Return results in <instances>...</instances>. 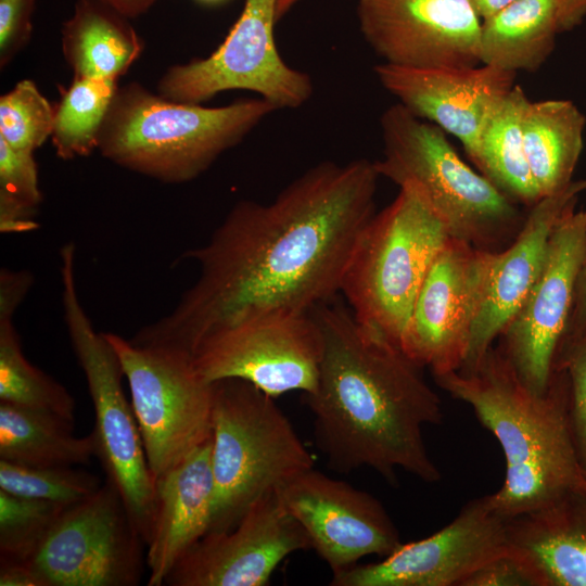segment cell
<instances>
[{
  "label": "cell",
  "mask_w": 586,
  "mask_h": 586,
  "mask_svg": "<svg viewBox=\"0 0 586 586\" xmlns=\"http://www.w3.org/2000/svg\"><path fill=\"white\" fill-rule=\"evenodd\" d=\"M559 33L573 30L586 17V0H558Z\"/></svg>",
  "instance_id": "40"
},
{
  "label": "cell",
  "mask_w": 586,
  "mask_h": 586,
  "mask_svg": "<svg viewBox=\"0 0 586 586\" xmlns=\"http://www.w3.org/2000/svg\"><path fill=\"white\" fill-rule=\"evenodd\" d=\"M128 18L146 13L156 0H102Z\"/></svg>",
  "instance_id": "41"
},
{
  "label": "cell",
  "mask_w": 586,
  "mask_h": 586,
  "mask_svg": "<svg viewBox=\"0 0 586 586\" xmlns=\"http://www.w3.org/2000/svg\"><path fill=\"white\" fill-rule=\"evenodd\" d=\"M508 546L538 586H586V492L509 519Z\"/></svg>",
  "instance_id": "22"
},
{
  "label": "cell",
  "mask_w": 586,
  "mask_h": 586,
  "mask_svg": "<svg viewBox=\"0 0 586 586\" xmlns=\"http://www.w3.org/2000/svg\"><path fill=\"white\" fill-rule=\"evenodd\" d=\"M73 431V421L0 402V460L35 467L87 464L95 456L94 437Z\"/></svg>",
  "instance_id": "26"
},
{
  "label": "cell",
  "mask_w": 586,
  "mask_h": 586,
  "mask_svg": "<svg viewBox=\"0 0 586 586\" xmlns=\"http://www.w3.org/2000/svg\"><path fill=\"white\" fill-rule=\"evenodd\" d=\"M0 402L75 421V399L26 358L14 317L9 316H0Z\"/></svg>",
  "instance_id": "29"
},
{
  "label": "cell",
  "mask_w": 586,
  "mask_h": 586,
  "mask_svg": "<svg viewBox=\"0 0 586 586\" xmlns=\"http://www.w3.org/2000/svg\"><path fill=\"white\" fill-rule=\"evenodd\" d=\"M300 0H277L276 14L278 22L285 16V14L298 2Z\"/></svg>",
  "instance_id": "43"
},
{
  "label": "cell",
  "mask_w": 586,
  "mask_h": 586,
  "mask_svg": "<svg viewBox=\"0 0 586 586\" xmlns=\"http://www.w3.org/2000/svg\"><path fill=\"white\" fill-rule=\"evenodd\" d=\"M104 334L128 382L155 480L212 437L214 384L199 373L188 352L138 344L116 333Z\"/></svg>",
  "instance_id": "9"
},
{
  "label": "cell",
  "mask_w": 586,
  "mask_h": 586,
  "mask_svg": "<svg viewBox=\"0 0 586 586\" xmlns=\"http://www.w3.org/2000/svg\"><path fill=\"white\" fill-rule=\"evenodd\" d=\"M42 201L34 153L12 149L0 138V231L25 233L38 228Z\"/></svg>",
  "instance_id": "31"
},
{
  "label": "cell",
  "mask_w": 586,
  "mask_h": 586,
  "mask_svg": "<svg viewBox=\"0 0 586 586\" xmlns=\"http://www.w3.org/2000/svg\"><path fill=\"white\" fill-rule=\"evenodd\" d=\"M321 357V332L309 311L240 319L205 335L193 351L194 365L207 382L239 379L273 398L311 393Z\"/></svg>",
  "instance_id": "11"
},
{
  "label": "cell",
  "mask_w": 586,
  "mask_h": 586,
  "mask_svg": "<svg viewBox=\"0 0 586 586\" xmlns=\"http://www.w3.org/2000/svg\"><path fill=\"white\" fill-rule=\"evenodd\" d=\"M31 284L33 276L30 272L2 268L0 272V316L14 317Z\"/></svg>",
  "instance_id": "38"
},
{
  "label": "cell",
  "mask_w": 586,
  "mask_h": 586,
  "mask_svg": "<svg viewBox=\"0 0 586 586\" xmlns=\"http://www.w3.org/2000/svg\"><path fill=\"white\" fill-rule=\"evenodd\" d=\"M277 0H244L243 10L208 56L176 64L163 74L156 93L202 104L228 90H249L275 110L298 109L313 95L310 76L281 58L275 39Z\"/></svg>",
  "instance_id": "10"
},
{
  "label": "cell",
  "mask_w": 586,
  "mask_h": 586,
  "mask_svg": "<svg viewBox=\"0 0 586 586\" xmlns=\"http://www.w3.org/2000/svg\"><path fill=\"white\" fill-rule=\"evenodd\" d=\"M0 586H42L28 562L0 559Z\"/></svg>",
  "instance_id": "39"
},
{
  "label": "cell",
  "mask_w": 586,
  "mask_h": 586,
  "mask_svg": "<svg viewBox=\"0 0 586 586\" xmlns=\"http://www.w3.org/2000/svg\"><path fill=\"white\" fill-rule=\"evenodd\" d=\"M586 116L571 100L527 103L522 132L526 160L542 198L573 181L584 146Z\"/></svg>",
  "instance_id": "24"
},
{
  "label": "cell",
  "mask_w": 586,
  "mask_h": 586,
  "mask_svg": "<svg viewBox=\"0 0 586 586\" xmlns=\"http://www.w3.org/2000/svg\"><path fill=\"white\" fill-rule=\"evenodd\" d=\"M212 437L154 480L145 562L148 586H162L184 553L209 531L214 507Z\"/></svg>",
  "instance_id": "21"
},
{
  "label": "cell",
  "mask_w": 586,
  "mask_h": 586,
  "mask_svg": "<svg viewBox=\"0 0 586 586\" xmlns=\"http://www.w3.org/2000/svg\"><path fill=\"white\" fill-rule=\"evenodd\" d=\"M584 335H586V240L576 275L571 314L556 356L555 371L559 368L568 352Z\"/></svg>",
  "instance_id": "37"
},
{
  "label": "cell",
  "mask_w": 586,
  "mask_h": 586,
  "mask_svg": "<svg viewBox=\"0 0 586 586\" xmlns=\"http://www.w3.org/2000/svg\"><path fill=\"white\" fill-rule=\"evenodd\" d=\"M517 1L519 0H470L481 21L491 18Z\"/></svg>",
  "instance_id": "42"
},
{
  "label": "cell",
  "mask_w": 586,
  "mask_h": 586,
  "mask_svg": "<svg viewBox=\"0 0 586 586\" xmlns=\"http://www.w3.org/2000/svg\"><path fill=\"white\" fill-rule=\"evenodd\" d=\"M530 102L514 85L489 114L479 140V171L513 202L532 207L542 196L533 179L523 142L522 118Z\"/></svg>",
  "instance_id": "27"
},
{
  "label": "cell",
  "mask_w": 586,
  "mask_h": 586,
  "mask_svg": "<svg viewBox=\"0 0 586 586\" xmlns=\"http://www.w3.org/2000/svg\"><path fill=\"white\" fill-rule=\"evenodd\" d=\"M61 46L73 78L119 79L144 49L129 18L102 0L76 1Z\"/></svg>",
  "instance_id": "23"
},
{
  "label": "cell",
  "mask_w": 586,
  "mask_h": 586,
  "mask_svg": "<svg viewBox=\"0 0 586 586\" xmlns=\"http://www.w3.org/2000/svg\"><path fill=\"white\" fill-rule=\"evenodd\" d=\"M451 397L471 407L499 443L505 480L491 494L505 518L544 507L573 492H586L570 425V381L556 370L542 394L530 391L496 346L466 370L433 375Z\"/></svg>",
  "instance_id": "3"
},
{
  "label": "cell",
  "mask_w": 586,
  "mask_h": 586,
  "mask_svg": "<svg viewBox=\"0 0 586 586\" xmlns=\"http://www.w3.org/2000/svg\"><path fill=\"white\" fill-rule=\"evenodd\" d=\"M449 238L417 193L399 188L361 231L342 280L357 321L399 347L418 291Z\"/></svg>",
  "instance_id": "7"
},
{
  "label": "cell",
  "mask_w": 586,
  "mask_h": 586,
  "mask_svg": "<svg viewBox=\"0 0 586 586\" xmlns=\"http://www.w3.org/2000/svg\"><path fill=\"white\" fill-rule=\"evenodd\" d=\"M213 384L215 494L208 532H220L232 528L260 497L314 468V457L273 397L239 379Z\"/></svg>",
  "instance_id": "6"
},
{
  "label": "cell",
  "mask_w": 586,
  "mask_h": 586,
  "mask_svg": "<svg viewBox=\"0 0 586 586\" xmlns=\"http://www.w3.org/2000/svg\"><path fill=\"white\" fill-rule=\"evenodd\" d=\"M73 467H35L0 460V489L68 507L102 486L97 475Z\"/></svg>",
  "instance_id": "30"
},
{
  "label": "cell",
  "mask_w": 586,
  "mask_h": 586,
  "mask_svg": "<svg viewBox=\"0 0 586 586\" xmlns=\"http://www.w3.org/2000/svg\"><path fill=\"white\" fill-rule=\"evenodd\" d=\"M585 191L586 179H579L542 198L528 208L510 245L493 252L482 306L459 370L475 366L515 316L540 275L556 225L575 209Z\"/></svg>",
  "instance_id": "20"
},
{
  "label": "cell",
  "mask_w": 586,
  "mask_h": 586,
  "mask_svg": "<svg viewBox=\"0 0 586 586\" xmlns=\"http://www.w3.org/2000/svg\"><path fill=\"white\" fill-rule=\"evenodd\" d=\"M379 178L366 158L324 161L270 203H237L204 245L181 256L196 263L195 282L167 315L130 340L193 355L205 335L231 322L272 311L308 313L335 298L375 214Z\"/></svg>",
  "instance_id": "1"
},
{
  "label": "cell",
  "mask_w": 586,
  "mask_h": 586,
  "mask_svg": "<svg viewBox=\"0 0 586 586\" xmlns=\"http://www.w3.org/2000/svg\"><path fill=\"white\" fill-rule=\"evenodd\" d=\"M492 254L449 238L418 291L399 347L433 375L457 371L463 365Z\"/></svg>",
  "instance_id": "13"
},
{
  "label": "cell",
  "mask_w": 586,
  "mask_h": 586,
  "mask_svg": "<svg viewBox=\"0 0 586 586\" xmlns=\"http://www.w3.org/2000/svg\"><path fill=\"white\" fill-rule=\"evenodd\" d=\"M570 381V425L579 464L586 476V335L568 352L558 370Z\"/></svg>",
  "instance_id": "34"
},
{
  "label": "cell",
  "mask_w": 586,
  "mask_h": 586,
  "mask_svg": "<svg viewBox=\"0 0 586 586\" xmlns=\"http://www.w3.org/2000/svg\"><path fill=\"white\" fill-rule=\"evenodd\" d=\"M360 31L386 63L413 67L481 64L482 21L470 0H358Z\"/></svg>",
  "instance_id": "17"
},
{
  "label": "cell",
  "mask_w": 586,
  "mask_h": 586,
  "mask_svg": "<svg viewBox=\"0 0 586 586\" xmlns=\"http://www.w3.org/2000/svg\"><path fill=\"white\" fill-rule=\"evenodd\" d=\"M558 34V0H519L482 21L481 64L536 72L555 50Z\"/></svg>",
  "instance_id": "25"
},
{
  "label": "cell",
  "mask_w": 586,
  "mask_h": 586,
  "mask_svg": "<svg viewBox=\"0 0 586 586\" xmlns=\"http://www.w3.org/2000/svg\"><path fill=\"white\" fill-rule=\"evenodd\" d=\"M273 111L259 97L215 107L174 102L131 81L118 87L97 150L130 171L183 183L206 171Z\"/></svg>",
  "instance_id": "4"
},
{
  "label": "cell",
  "mask_w": 586,
  "mask_h": 586,
  "mask_svg": "<svg viewBox=\"0 0 586 586\" xmlns=\"http://www.w3.org/2000/svg\"><path fill=\"white\" fill-rule=\"evenodd\" d=\"M374 74L399 104L457 138L472 162L486 119L517 76L485 64L413 67L386 62L375 65Z\"/></svg>",
  "instance_id": "19"
},
{
  "label": "cell",
  "mask_w": 586,
  "mask_h": 586,
  "mask_svg": "<svg viewBox=\"0 0 586 586\" xmlns=\"http://www.w3.org/2000/svg\"><path fill=\"white\" fill-rule=\"evenodd\" d=\"M145 544L107 481L64 508L27 561L42 586H136Z\"/></svg>",
  "instance_id": "12"
},
{
  "label": "cell",
  "mask_w": 586,
  "mask_h": 586,
  "mask_svg": "<svg viewBox=\"0 0 586 586\" xmlns=\"http://www.w3.org/2000/svg\"><path fill=\"white\" fill-rule=\"evenodd\" d=\"M199 3L205 4V5H217L226 2L227 0H195Z\"/></svg>",
  "instance_id": "44"
},
{
  "label": "cell",
  "mask_w": 586,
  "mask_h": 586,
  "mask_svg": "<svg viewBox=\"0 0 586 586\" xmlns=\"http://www.w3.org/2000/svg\"><path fill=\"white\" fill-rule=\"evenodd\" d=\"M586 240V208L571 209L556 225L543 269L522 306L498 337L497 347L523 384L542 394L572 309Z\"/></svg>",
  "instance_id": "15"
},
{
  "label": "cell",
  "mask_w": 586,
  "mask_h": 586,
  "mask_svg": "<svg viewBox=\"0 0 586 586\" xmlns=\"http://www.w3.org/2000/svg\"><path fill=\"white\" fill-rule=\"evenodd\" d=\"M60 259L63 319L93 405L95 422L91 434L95 457L146 545L153 518L154 479L131 402L123 388L124 371L104 332L94 329L80 302L75 243L61 247Z\"/></svg>",
  "instance_id": "8"
},
{
  "label": "cell",
  "mask_w": 586,
  "mask_h": 586,
  "mask_svg": "<svg viewBox=\"0 0 586 586\" xmlns=\"http://www.w3.org/2000/svg\"><path fill=\"white\" fill-rule=\"evenodd\" d=\"M380 127V177L415 191L451 238L486 252L510 245L526 214L460 158L444 130L398 102L382 113Z\"/></svg>",
  "instance_id": "5"
},
{
  "label": "cell",
  "mask_w": 586,
  "mask_h": 586,
  "mask_svg": "<svg viewBox=\"0 0 586 586\" xmlns=\"http://www.w3.org/2000/svg\"><path fill=\"white\" fill-rule=\"evenodd\" d=\"M461 586H538L531 568L508 548L467 577Z\"/></svg>",
  "instance_id": "36"
},
{
  "label": "cell",
  "mask_w": 586,
  "mask_h": 586,
  "mask_svg": "<svg viewBox=\"0 0 586 586\" xmlns=\"http://www.w3.org/2000/svg\"><path fill=\"white\" fill-rule=\"evenodd\" d=\"M309 313L321 332L322 357L317 385L304 396L327 464L340 473L370 468L393 485L397 470L440 481L423 428L441 425L444 411L422 368L357 321L339 296Z\"/></svg>",
  "instance_id": "2"
},
{
  "label": "cell",
  "mask_w": 586,
  "mask_h": 586,
  "mask_svg": "<svg viewBox=\"0 0 586 586\" xmlns=\"http://www.w3.org/2000/svg\"><path fill=\"white\" fill-rule=\"evenodd\" d=\"M117 78H73L55 106L51 135L55 154L63 161L90 155L112 100Z\"/></svg>",
  "instance_id": "28"
},
{
  "label": "cell",
  "mask_w": 586,
  "mask_h": 586,
  "mask_svg": "<svg viewBox=\"0 0 586 586\" xmlns=\"http://www.w3.org/2000/svg\"><path fill=\"white\" fill-rule=\"evenodd\" d=\"M64 508L0 489V559L27 562Z\"/></svg>",
  "instance_id": "32"
},
{
  "label": "cell",
  "mask_w": 586,
  "mask_h": 586,
  "mask_svg": "<svg viewBox=\"0 0 586 586\" xmlns=\"http://www.w3.org/2000/svg\"><path fill=\"white\" fill-rule=\"evenodd\" d=\"M508 521L491 495L468 501L447 525L425 538L400 544L378 562L333 574L332 586H461L508 550Z\"/></svg>",
  "instance_id": "14"
},
{
  "label": "cell",
  "mask_w": 586,
  "mask_h": 586,
  "mask_svg": "<svg viewBox=\"0 0 586 586\" xmlns=\"http://www.w3.org/2000/svg\"><path fill=\"white\" fill-rule=\"evenodd\" d=\"M37 0H0V68L28 43Z\"/></svg>",
  "instance_id": "35"
},
{
  "label": "cell",
  "mask_w": 586,
  "mask_h": 586,
  "mask_svg": "<svg viewBox=\"0 0 586 586\" xmlns=\"http://www.w3.org/2000/svg\"><path fill=\"white\" fill-rule=\"evenodd\" d=\"M55 107L30 79L0 97V138L12 149L34 153L51 138Z\"/></svg>",
  "instance_id": "33"
},
{
  "label": "cell",
  "mask_w": 586,
  "mask_h": 586,
  "mask_svg": "<svg viewBox=\"0 0 586 586\" xmlns=\"http://www.w3.org/2000/svg\"><path fill=\"white\" fill-rule=\"evenodd\" d=\"M277 494L333 574L370 555L384 558L402 544L395 523L374 496L314 468Z\"/></svg>",
  "instance_id": "16"
},
{
  "label": "cell",
  "mask_w": 586,
  "mask_h": 586,
  "mask_svg": "<svg viewBox=\"0 0 586 586\" xmlns=\"http://www.w3.org/2000/svg\"><path fill=\"white\" fill-rule=\"evenodd\" d=\"M310 548L277 491L255 501L230 530L208 532L177 562L169 586H265L291 553Z\"/></svg>",
  "instance_id": "18"
}]
</instances>
